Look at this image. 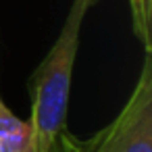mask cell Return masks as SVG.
Listing matches in <instances>:
<instances>
[{
    "instance_id": "3",
    "label": "cell",
    "mask_w": 152,
    "mask_h": 152,
    "mask_svg": "<svg viewBox=\"0 0 152 152\" xmlns=\"http://www.w3.org/2000/svg\"><path fill=\"white\" fill-rule=\"evenodd\" d=\"M0 152H36L31 123L19 119L0 94Z\"/></svg>"
},
{
    "instance_id": "1",
    "label": "cell",
    "mask_w": 152,
    "mask_h": 152,
    "mask_svg": "<svg viewBox=\"0 0 152 152\" xmlns=\"http://www.w3.org/2000/svg\"><path fill=\"white\" fill-rule=\"evenodd\" d=\"M90 7V0H73L58 38L54 40L48 54L31 75L29 123L34 131L36 152H50L56 137L65 131L71 77L79 46V31Z\"/></svg>"
},
{
    "instance_id": "4",
    "label": "cell",
    "mask_w": 152,
    "mask_h": 152,
    "mask_svg": "<svg viewBox=\"0 0 152 152\" xmlns=\"http://www.w3.org/2000/svg\"><path fill=\"white\" fill-rule=\"evenodd\" d=\"M133 15V31L150 52V17H152V0H129Z\"/></svg>"
},
{
    "instance_id": "2",
    "label": "cell",
    "mask_w": 152,
    "mask_h": 152,
    "mask_svg": "<svg viewBox=\"0 0 152 152\" xmlns=\"http://www.w3.org/2000/svg\"><path fill=\"white\" fill-rule=\"evenodd\" d=\"M81 152H152V61L144 56L137 83L123 110L98 131L90 142H81Z\"/></svg>"
},
{
    "instance_id": "5",
    "label": "cell",
    "mask_w": 152,
    "mask_h": 152,
    "mask_svg": "<svg viewBox=\"0 0 152 152\" xmlns=\"http://www.w3.org/2000/svg\"><path fill=\"white\" fill-rule=\"evenodd\" d=\"M50 152H81V142L75 140L73 135L67 133V129L56 137V142L52 144Z\"/></svg>"
},
{
    "instance_id": "6",
    "label": "cell",
    "mask_w": 152,
    "mask_h": 152,
    "mask_svg": "<svg viewBox=\"0 0 152 152\" xmlns=\"http://www.w3.org/2000/svg\"><path fill=\"white\" fill-rule=\"evenodd\" d=\"M94 2H96V0H90V4H94Z\"/></svg>"
}]
</instances>
